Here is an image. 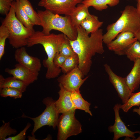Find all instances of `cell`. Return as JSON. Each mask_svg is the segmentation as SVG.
Returning a JSON list of instances; mask_svg holds the SVG:
<instances>
[{"instance_id":"cell-1","label":"cell","mask_w":140,"mask_h":140,"mask_svg":"<svg viewBox=\"0 0 140 140\" xmlns=\"http://www.w3.org/2000/svg\"><path fill=\"white\" fill-rule=\"evenodd\" d=\"M77 36L74 40H69L70 44L79 59L78 67L84 77L90 71L92 57L96 54L104 52L103 46V30L99 29L90 36L81 26L76 27Z\"/></svg>"},{"instance_id":"cell-2","label":"cell","mask_w":140,"mask_h":140,"mask_svg":"<svg viewBox=\"0 0 140 140\" xmlns=\"http://www.w3.org/2000/svg\"><path fill=\"white\" fill-rule=\"evenodd\" d=\"M66 36L63 33L45 34L42 31H35L28 40L27 46L31 47L40 44L44 49L47 58L43 60V64L47 69L45 75L47 79L56 78L61 72V68L54 65L53 59L56 54L59 53L61 46Z\"/></svg>"},{"instance_id":"cell-3","label":"cell","mask_w":140,"mask_h":140,"mask_svg":"<svg viewBox=\"0 0 140 140\" xmlns=\"http://www.w3.org/2000/svg\"><path fill=\"white\" fill-rule=\"evenodd\" d=\"M140 27V16L136 8L127 5L117 20L107 26V32L103 36V42L107 45L123 32L128 31L134 34Z\"/></svg>"},{"instance_id":"cell-4","label":"cell","mask_w":140,"mask_h":140,"mask_svg":"<svg viewBox=\"0 0 140 140\" xmlns=\"http://www.w3.org/2000/svg\"><path fill=\"white\" fill-rule=\"evenodd\" d=\"M37 12L44 34H49L52 30H55L62 32L70 40L76 39L77 36V29L72 24L69 16H61L46 9L44 11L38 10Z\"/></svg>"},{"instance_id":"cell-5","label":"cell","mask_w":140,"mask_h":140,"mask_svg":"<svg viewBox=\"0 0 140 140\" xmlns=\"http://www.w3.org/2000/svg\"><path fill=\"white\" fill-rule=\"evenodd\" d=\"M2 24L7 29L9 33L10 44L17 49L27 46L28 40L35 31L24 26L16 18L12 5L8 13L6 15Z\"/></svg>"},{"instance_id":"cell-6","label":"cell","mask_w":140,"mask_h":140,"mask_svg":"<svg viewBox=\"0 0 140 140\" xmlns=\"http://www.w3.org/2000/svg\"><path fill=\"white\" fill-rule=\"evenodd\" d=\"M55 101L51 97L44 98L42 102L46 106L43 112L39 115L35 117H31L23 114L22 117L27 118L32 120L34 123V126L31 132L32 136L34 135L36 131L45 125L52 127L55 129L59 118V113L55 104Z\"/></svg>"},{"instance_id":"cell-7","label":"cell","mask_w":140,"mask_h":140,"mask_svg":"<svg viewBox=\"0 0 140 140\" xmlns=\"http://www.w3.org/2000/svg\"><path fill=\"white\" fill-rule=\"evenodd\" d=\"M75 111L63 113L59 117L57 125V140H66L68 137L82 132L81 125L75 117Z\"/></svg>"},{"instance_id":"cell-8","label":"cell","mask_w":140,"mask_h":140,"mask_svg":"<svg viewBox=\"0 0 140 140\" xmlns=\"http://www.w3.org/2000/svg\"><path fill=\"white\" fill-rule=\"evenodd\" d=\"M82 1L81 0H41L38 5L54 13L69 16L73 9Z\"/></svg>"},{"instance_id":"cell-9","label":"cell","mask_w":140,"mask_h":140,"mask_svg":"<svg viewBox=\"0 0 140 140\" xmlns=\"http://www.w3.org/2000/svg\"><path fill=\"white\" fill-rule=\"evenodd\" d=\"M88 77L87 76L83 79L82 73L77 66L59 77L57 81L66 90L72 92L80 91V88Z\"/></svg>"},{"instance_id":"cell-10","label":"cell","mask_w":140,"mask_h":140,"mask_svg":"<svg viewBox=\"0 0 140 140\" xmlns=\"http://www.w3.org/2000/svg\"><path fill=\"white\" fill-rule=\"evenodd\" d=\"M105 70L108 74L109 81L117 91L123 104L128 100L133 93L132 92L127 84L125 78L117 75L107 64L104 65Z\"/></svg>"},{"instance_id":"cell-11","label":"cell","mask_w":140,"mask_h":140,"mask_svg":"<svg viewBox=\"0 0 140 140\" xmlns=\"http://www.w3.org/2000/svg\"><path fill=\"white\" fill-rule=\"evenodd\" d=\"M137 40L134 33L127 31L119 33L114 39L107 45V48L116 54L125 55L128 48Z\"/></svg>"},{"instance_id":"cell-12","label":"cell","mask_w":140,"mask_h":140,"mask_svg":"<svg viewBox=\"0 0 140 140\" xmlns=\"http://www.w3.org/2000/svg\"><path fill=\"white\" fill-rule=\"evenodd\" d=\"M121 104L117 103L113 108L115 116V121L114 124L109 126L108 128L109 131L113 132L114 140H117L121 137H131L134 140L135 139L134 136L136 133H139L140 131H132L130 130L125 125V124L121 119L119 114V110Z\"/></svg>"},{"instance_id":"cell-13","label":"cell","mask_w":140,"mask_h":140,"mask_svg":"<svg viewBox=\"0 0 140 140\" xmlns=\"http://www.w3.org/2000/svg\"><path fill=\"white\" fill-rule=\"evenodd\" d=\"M15 68H6L5 72L22 81L27 86L37 80L39 72L34 71L19 63L16 64Z\"/></svg>"},{"instance_id":"cell-14","label":"cell","mask_w":140,"mask_h":140,"mask_svg":"<svg viewBox=\"0 0 140 140\" xmlns=\"http://www.w3.org/2000/svg\"><path fill=\"white\" fill-rule=\"evenodd\" d=\"M14 57L18 63L30 69L39 72L41 70V64L40 59L29 55L24 47L16 49Z\"/></svg>"},{"instance_id":"cell-15","label":"cell","mask_w":140,"mask_h":140,"mask_svg":"<svg viewBox=\"0 0 140 140\" xmlns=\"http://www.w3.org/2000/svg\"><path fill=\"white\" fill-rule=\"evenodd\" d=\"M58 85L60 88L58 92L59 97L55 101V104L59 113L75 110L76 109L71 97V92L67 90L60 84Z\"/></svg>"},{"instance_id":"cell-16","label":"cell","mask_w":140,"mask_h":140,"mask_svg":"<svg viewBox=\"0 0 140 140\" xmlns=\"http://www.w3.org/2000/svg\"><path fill=\"white\" fill-rule=\"evenodd\" d=\"M134 62L132 69L125 77L127 84L132 93L138 89L140 85V59Z\"/></svg>"},{"instance_id":"cell-17","label":"cell","mask_w":140,"mask_h":140,"mask_svg":"<svg viewBox=\"0 0 140 140\" xmlns=\"http://www.w3.org/2000/svg\"><path fill=\"white\" fill-rule=\"evenodd\" d=\"M88 8L82 3L78 4L73 9L69 16L74 26H80L82 22L90 14Z\"/></svg>"},{"instance_id":"cell-18","label":"cell","mask_w":140,"mask_h":140,"mask_svg":"<svg viewBox=\"0 0 140 140\" xmlns=\"http://www.w3.org/2000/svg\"><path fill=\"white\" fill-rule=\"evenodd\" d=\"M27 87L23 81L13 76L5 78L0 75V90L4 88L11 87L17 89L23 93Z\"/></svg>"},{"instance_id":"cell-19","label":"cell","mask_w":140,"mask_h":140,"mask_svg":"<svg viewBox=\"0 0 140 140\" xmlns=\"http://www.w3.org/2000/svg\"><path fill=\"white\" fill-rule=\"evenodd\" d=\"M103 23V22L99 20L98 17L90 14L82 22L80 26L89 34L98 30Z\"/></svg>"},{"instance_id":"cell-20","label":"cell","mask_w":140,"mask_h":140,"mask_svg":"<svg viewBox=\"0 0 140 140\" xmlns=\"http://www.w3.org/2000/svg\"><path fill=\"white\" fill-rule=\"evenodd\" d=\"M14 8L16 17L18 20L25 27L33 30L34 24L23 9L19 0L12 2Z\"/></svg>"},{"instance_id":"cell-21","label":"cell","mask_w":140,"mask_h":140,"mask_svg":"<svg viewBox=\"0 0 140 140\" xmlns=\"http://www.w3.org/2000/svg\"><path fill=\"white\" fill-rule=\"evenodd\" d=\"M120 0H83L81 3L89 8L93 7L96 10L102 11L107 9L108 6L114 7L117 5Z\"/></svg>"},{"instance_id":"cell-22","label":"cell","mask_w":140,"mask_h":140,"mask_svg":"<svg viewBox=\"0 0 140 140\" xmlns=\"http://www.w3.org/2000/svg\"><path fill=\"white\" fill-rule=\"evenodd\" d=\"M71 97L76 109L83 110L90 116H92L89 107L91 104L83 99L80 91L72 92Z\"/></svg>"},{"instance_id":"cell-23","label":"cell","mask_w":140,"mask_h":140,"mask_svg":"<svg viewBox=\"0 0 140 140\" xmlns=\"http://www.w3.org/2000/svg\"><path fill=\"white\" fill-rule=\"evenodd\" d=\"M19 0L23 9L34 25L41 26V22L39 15L34 10L29 1Z\"/></svg>"},{"instance_id":"cell-24","label":"cell","mask_w":140,"mask_h":140,"mask_svg":"<svg viewBox=\"0 0 140 140\" xmlns=\"http://www.w3.org/2000/svg\"><path fill=\"white\" fill-rule=\"evenodd\" d=\"M79 64V59L76 54L67 57L61 68V71L64 74L68 73L78 66Z\"/></svg>"},{"instance_id":"cell-25","label":"cell","mask_w":140,"mask_h":140,"mask_svg":"<svg viewBox=\"0 0 140 140\" xmlns=\"http://www.w3.org/2000/svg\"><path fill=\"white\" fill-rule=\"evenodd\" d=\"M125 55L133 62L140 59V42L138 40L134 42L127 50Z\"/></svg>"},{"instance_id":"cell-26","label":"cell","mask_w":140,"mask_h":140,"mask_svg":"<svg viewBox=\"0 0 140 140\" xmlns=\"http://www.w3.org/2000/svg\"><path fill=\"white\" fill-rule=\"evenodd\" d=\"M140 106V91L136 93H132L128 101L122 105H121L120 108L125 112L134 106Z\"/></svg>"},{"instance_id":"cell-27","label":"cell","mask_w":140,"mask_h":140,"mask_svg":"<svg viewBox=\"0 0 140 140\" xmlns=\"http://www.w3.org/2000/svg\"><path fill=\"white\" fill-rule=\"evenodd\" d=\"M0 95L3 97H9L16 99L21 98L22 96V93L16 88L5 87L0 90Z\"/></svg>"},{"instance_id":"cell-28","label":"cell","mask_w":140,"mask_h":140,"mask_svg":"<svg viewBox=\"0 0 140 140\" xmlns=\"http://www.w3.org/2000/svg\"><path fill=\"white\" fill-rule=\"evenodd\" d=\"M9 33L7 28L2 24L0 27V60L5 53V48L6 39L8 38Z\"/></svg>"},{"instance_id":"cell-29","label":"cell","mask_w":140,"mask_h":140,"mask_svg":"<svg viewBox=\"0 0 140 140\" xmlns=\"http://www.w3.org/2000/svg\"><path fill=\"white\" fill-rule=\"evenodd\" d=\"M59 53L66 57L76 54L70 44L69 39L66 36L62 43Z\"/></svg>"},{"instance_id":"cell-30","label":"cell","mask_w":140,"mask_h":140,"mask_svg":"<svg viewBox=\"0 0 140 140\" xmlns=\"http://www.w3.org/2000/svg\"><path fill=\"white\" fill-rule=\"evenodd\" d=\"M3 124L0 127V140H5L8 136L15 135L17 130L10 126V122L5 123L3 121Z\"/></svg>"},{"instance_id":"cell-31","label":"cell","mask_w":140,"mask_h":140,"mask_svg":"<svg viewBox=\"0 0 140 140\" xmlns=\"http://www.w3.org/2000/svg\"><path fill=\"white\" fill-rule=\"evenodd\" d=\"M12 2L11 0H0V13L6 15L11 8Z\"/></svg>"},{"instance_id":"cell-32","label":"cell","mask_w":140,"mask_h":140,"mask_svg":"<svg viewBox=\"0 0 140 140\" xmlns=\"http://www.w3.org/2000/svg\"><path fill=\"white\" fill-rule=\"evenodd\" d=\"M31 126L30 123H28L24 129L17 135L13 136L7 138L5 140H24L25 139L26 132L27 130Z\"/></svg>"},{"instance_id":"cell-33","label":"cell","mask_w":140,"mask_h":140,"mask_svg":"<svg viewBox=\"0 0 140 140\" xmlns=\"http://www.w3.org/2000/svg\"><path fill=\"white\" fill-rule=\"evenodd\" d=\"M66 58L67 57L59 53H56L53 59L54 65L56 67L61 68Z\"/></svg>"},{"instance_id":"cell-34","label":"cell","mask_w":140,"mask_h":140,"mask_svg":"<svg viewBox=\"0 0 140 140\" xmlns=\"http://www.w3.org/2000/svg\"><path fill=\"white\" fill-rule=\"evenodd\" d=\"M135 37L140 42V27L134 34Z\"/></svg>"},{"instance_id":"cell-35","label":"cell","mask_w":140,"mask_h":140,"mask_svg":"<svg viewBox=\"0 0 140 140\" xmlns=\"http://www.w3.org/2000/svg\"><path fill=\"white\" fill-rule=\"evenodd\" d=\"M137 2L136 8L138 13L140 16V1Z\"/></svg>"},{"instance_id":"cell-36","label":"cell","mask_w":140,"mask_h":140,"mask_svg":"<svg viewBox=\"0 0 140 140\" xmlns=\"http://www.w3.org/2000/svg\"><path fill=\"white\" fill-rule=\"evenodd\" d=\"M133 112H136L140 116V106L139 107V108H135L132 111Z\"/></svg>"},{"instance_id":"cell-37","label":"cell","mask_w":140,"mask_h":140,"mask_svg":"<svg viewBox=\"0 0 140 140\" xmlns=\"http://www.w3.org/2000/svg\"><path fill=\"white\" fill-rule=\"evenodd\" d=\"M140 134L139 136L136 139H135L134 140H140V132L139 133Z\"/></svg>"},{"instance_id":"cell-38","label":"cell","mask_w":140,"mask_h":140,"mask_svg":"<svg viewBox=\"0 0 140 140\" xmlns=\"http://www.w3.org/2000/svg\"><path fill=\"white\" fill-rule=\"evenodd\" d=\"M16 0H11V1L12 2L13 1H16Z\"/></svg>"},{"instance_id":"cell-39","label":"cell","mask_w":140,"mask_h":140,"mask_svg":"<svg viewBox=\"0 0 140 140\" xmlns=\"http://www.w3.org/2000/svg\"><path fill=\"white\" fill-rule=\"evenodd\" d=\"M136 0V1H140V0Z\"/></svg>"},{"instance_id":"cell-40","label":"cell","mask_w":140,"mask_h":140,"mask_svg":"<svg viewBox=\"0 0 140 140\" xmlns=\"http://www.w3.org/2000/svg\"><path fill=\"white\" fill-rule=\"evenodd\" d=\"M127 0V1H128V0Z\"/></svg>"},{"instance_id":"cell-41","label":"cell","mask_w":140,"mask_h":140,"mask_svg":"<svg viewBox=\"0 0 140 140\" xmlns=\"http://www.w3.org/2000/svg\"><path fill=\"white\" fill-rule=\"evenodd\" d=\"M82 0V1H83V0Z\"/></svg>"}]
</instances>
